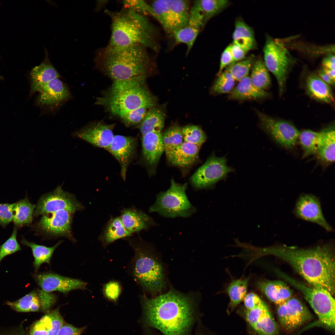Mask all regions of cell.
Returning a JSON list of instances; mask_svg holds the SVG:
<instances>
[{"instance_id":"cell-1","label":"cell","mask_w":335,"mask_h":335,"mask_svg":"<svg viewBox=\"0 0 335 335\" xmlns=\"http://www.w3.org/2000/svg\"><path fill=\"white\" fill-rule=\"evenodd\" d=\"M142 322L162 335H193L202 315L191 296L171 290L152 298L141 297Z\"/></svg>"},{"instance_id":"cell-2","label":"cell","mask_w":335,"mask_h":335,"mask_svg":"<svg viewBox=\"0 0 335 335\" xmlns=\"http://www.w3.org/2000/svg\"><path fill=\"white\" fill-rule=\"evenodd\" d=\"M258 257L275 256L289 264L310 285L335 293V259L328 244L309 248L285 245L257 248Z\"/></svg>"},{"instance_id":"cell-3","label":"cell","mask_w":335,"mask_h":335,"mask_svg":"<svg viewBox=\"0 0 335 335\" xmlns=\"http://www.w3.org/2000/svg\"><path fill=\"white\" fill-rule=\"evenodd\" d=\"M95 60L97 67L114 81L146 76L151 63L147 48L138 44L108 45L97 51Z\"/></svg>"},{"instance_id":"cell-4","label":"cell","mask_w":335,"mask_h":335,"mask_svg":"<svg viewBox=\"0 0 335 335\" xmlns=\"http://www.w3.org/2000/svg\"><path fill=\"white\" fill-rule=\"evenodd\" d=\"M105 12L111 19V35L108 45H142L155 51L159 46L156 28L147 15L123 8L121 10Z\"/></svg>"},{"instance_id":"cell-5","label":"cell","mask_w":335,"mask_h":335,"mask_svg":"<svg viewBox=\"0 0 335 335\" xmlns=\"http://www.w3.org/2000/svg\"><path fill=\"white\" fill-rule=\"evenodd\" d=\"M145 77L141 76L114 81L109 89L97 98L96 104L120 118L139 108L154 107L156 99L146 87Z\"/></svg>"},{"instance_id":"cell-6","label":"cell","mask_w":335,"mask_h":335,"mask_svg":"<svg viewBox=\"0 0 335 335\" xmlns=\"http://www.w3.org/2000/svg\"><path fill=\"white\" fill-rule=\"evenodd\" d=\"M129 241L135 253L133 270L135 277L152 294L161 292L165 284L162 265L147 253L139 239Z\"/></svg>"},{"instance_id":"cell-7","label":"cell","mask_w":335,"mask_h":335,"mask_svg":"<svg viewBox=\"0 0 335 335\" xmlns=\"http://www.w3.org/2000/svg\"><path fill=\"white\" fill-rule=\"evenodd\" d=\"M279 275L303 294L318 318L320 323L325 328L334 330L335 328V300L327 290L308 286L283 273Z\"/></svg>"},{"instance_id":"cell-8","label":"cell","mask_w":335,"mask_h":335,"mask_svg":"<svg viewBox=\"0 0 335 335\" xmlns=\"http://www.w3.org/2000/svg\"><path fill=\"white\" fill-rule=\"evenodd\" d=\"M187 187V183H178L172 179L169 189L157 195L156 201L149 208V212H157L168 218L190 217L196 209L188 199L185 193Z\"/></svg>"},{"instance_id":"cell-9","label":"cell","mask_w":335,"mask_h":335,"mask_svg":"<svg viewBox=\"0 0 335 335\" xmlns=\"http://www.w3.org/2000/svg\"><path fill=\"white\" fill-rule=\"evenodd\" d=\"M263 52L264 63L275 77L281 96L284 90L288 74L296 62L295 59L280 41L269 36L266 37Z\"/></svg>"},{"instance_id":"cell-10","label":"cell","mask_w":335,"mask_h":335,"mask_svg":"<svg viewBox=\"0 0 335 335\" xmlns=\"http://www.w3.org/2000/svg\"><path fill=\"white\" fill-rule=\"evenodd\" d=\"M150 5L149 15L170 35L187 24L190 8L189 1L158 0L153 1Z\"/></svg>"},{"instance_id":"cell-11","label":"cell","mask_w":335,"mask_h":335,"mask_svg":"<svg viewBox=\"0 0 335 335\" xmlns=\"http://www.w3.org/2000/svg\"><path fill=\"white\" fill-rule=\"evenodd\" d=\"M227 161L225 156L219 157L212 153L191 176V185L198 190L213 187L218 181L226 179L229 173L234 172Z\"/></svg>"},{"instance_id":"cell-12","label":"cell","mask_w":335,"mask_h":335,"mask_svg":"<svg viewBox=\"0 0 335 335\" xmlns=\"http://www.w3.org/2000/svg\"><path fill=\"white\" fill-rule=\"evenodd\" d=\"M263 129L278 144L288 149L296 144L300 132L292 123L257 112Z\"/></svg>"},{"instance_id":"cell-13","label":"cell","mask_w":335,"mask_h":335,"mask_svg":"<svg viewBox=\"0 0 335 335\" xmlns=\"http://www.w3.org/2000/svg\"><path fill=\"white\" fill-rule=\"evenodd\" d=\"M83 206L73 194L64 190L60 186L39 199L33 214V217L63 210L74 213L84 209Z\"/></svg>"},{"instance_id":"cell-14","label":"cell","mask_w":335,"mask_h":335,"mask_svg":"<svg viewBox=\"0 0 335 335\" xmlns=\"http://www.w3.org/2000/svg\"><path fill=\"white\" fill-rule=\"evenodd\" d=\"M277 306L279 322L287 331L295 329L311 317L308 309L297 298L291 297Z\"/></svg>"},{"instance_id":"cell-15","label":"cell","mask_w":335,"mask_h":335,"mask_svg":"<svg viewBox=\"0 0 335 335\" xmlns=\"http://www.w3.org/2000/svg\"><path fill=\"white\" fill-rule=\"evenodd\" d=\"M57 300V296L54 294L37 288L16 301H7L6 304L19 312H46Z\"/></svg>"},{"instance_id":"cell-16","label":"cell","mask_w":335,"mask_h":335,"mask_svg":"<svg viewBox=\"0 0 335 335\" xmlns=\"http://www.w3.org/2000/svg\"><path fill=\"white\" fill-rule=\"evenodd\" d=\"M293 212L297 218L317 224L327 231H334L324 216L319 199L313 194H303L299 196Z\"/></svg>"},{"instance_id":"cell-17","label":"cell","mask_w":335,"mask_h":335,"mask_svg":"<svg viewBox=\"0 0 335 335\" xmlns=\"http://www.w3.org/2000/svg\"><path fill=\"white\" fill-rule=\"evenodd\" d=\"M33 276L40 288L48 292L58 291L67 294L74 290L87 289V284L81 280L52 272L35 273Z\"/></svg>"},{"instance_id":"cell-18","label":"cell","mask_w":335,"mask_h":335,"mask_svg":"<svg viewBox=\"0 0 335 335\" xmlns=\"http://www.w3.org/2000/svg\"><path fill=\"white\" fill-rule=\"evenodd\" d=\"M244 315L248 324L258 335H277V324L262 300L252 308L245 309Z\"/></svg>"},{"instance_id":"cell-19","label":"cell","mask_w":335,"mask_h":335,"mask_svg":"<svg viewBox=\"0 0 335 335\" xmlns=\"http://www.w3.org/2000/svg\"><path fill=\"white\" fill-rule=\"evenodd\" d=\"M38 93L36 100L37 105L51 110L59 108L71 97L69 88L59 78L49 82Z\"/></svg>"},{"instance_id":"cell-20","label":"cell","mask_w":335,"mask_h":335,"mask_svg":"<svg viewBox=\"0 0 335 335\" xmlns=\"http://www.w3.org/2000/svg\"><path fill=\"white\" fill-rule=\"evenodd\" d=\"M114 126V124H109L100 121L92 122L75 131L72 136L94 146L107 149L113 140Z\"/></svg>"},{"instance_id":"cell-21","label":"cell","mask_w":335,"mask_h":335,"mask_svg":"<svg viewBox=\"0 0 335 335\" xmlns=\"http://www.w3.org/2000/svg\"><path fill=\"white\" fill-rule=\"evenodd\" d=\"M74 213L68 210H63L44 214L36 227L49 234L70 237Z\"/></svg>"},{"instance_id":"cell-22","label":"cell","mask_w":335,"mask_h":335,"mask_svg":"<svg viewBox=\"0 0 335 335\" xmlns=\"http://www.w3.org/2000/svg\"><path fill=\"white\" fill-rule=\"evenodd\" d=\"M136 141L135 138L120 135L114 136L109 147L106 149L119 163L121 175L125 180L128 165L135 152Z\"/></svg>"},{"instance_id":"cell-23","label":"cell","mask_w":335,"mask_h":335,"mask_svg":"<svg viewBox=\"0 0 335 335\" xmlns=\"http://www.w3.org/2000/svg\"><path fill=\"white\" fill-rule=\"evenodd\" d=\"M43 61L38 65L34 67L30 72V95L38 92L49 82L60 77L50 62L46 49Z\"/></svg>"},{"instance_id":"cell-24","label":"cell","mask_w":335,"mask_h":335,"mask_svg":"<svg viewBox=\"0 0 335 335\" xmlns=\"http://www.w3.org/2000/svg\"><path fill=\"white\" fill-rule=\"evenodd\" d=\"M120 217L125 228L132 234L157 225L152 217L134 207L123 209Z\"/></svg>"},{"instance_id":"cell-25","label":"cell","mask_w":335,"mask_h":335,"mask_svg":"<svg viewBox=\"0 0 335 335\" xmlns=\"http://www.w3.org/2000/svg\"><path fill=\"white\" fill-rule=\"evenodd\" d=\"M141 142L144 160L148 166L153 167L164 151L163 135L161 132L147 133L142 135Z\"/></svg>"},{"instance_id":"cell-26","label":"cell","mask_w":335,"mask_h":335,"mask_svg":"<svg viewBox=\"0 0 335 335\" xmlns=\"http://www.w3.org/2000/svg\"><path fill=\"white\" fill-rule=\"evenodd\" d=\"M319 132L316 155L323 163L328 165L335 161V127L331 125Z\"/></svg>"},{"instance_id":"cell-27","label":"cell","mask_w":335,"mask_h":335,"mask_svg":"<svg viewBox=\"0 0 335 335\" xmlns=\"http://www.w3.org/2000/svg\"><path fill=\"white\" fill-rule=\"evenodd\" d=\"M257 286L269 299L277 305L291 297L293 294L289 287L280 280L261 281L257 283Z\"/></svg>"},{"instance_id":"cell-28","label":"cell","mask_w":335,"mask_h":335,"mask_svg":"<svg viewBox=\"0 0 335 335\" xmlns=\"http://www.w3.org/2000/svg\"><path fill=\"white\" fill-rule=\"evenodd\" d=\"M306 87L308 95L315 100L328 104L334 102L333 94L330 85L317 74L311 73L308 75L306 79Z\"/></svg>"},{"instance_id":"cell-29","label":"cell","mask_w":335,"mask_h":335,"mask_svg":"<svg viewBox=\"0 0 335 335\" xmlns=\"http://www.w3.org/2000/svg\"><path fill=\"white\" fill-rule=\"evenodd\" d=\"M269 95L265 90L253 85L250 77L248 76L239 81L229 93L228 97L230 100H246L264 98Z\"/></svg>"},{"instance_id":"cell-30","label":"cell","mask_w":335,"mask_h":335,"mask_svg":"<svg viewBox=\"0 0 335 335\" xmlns=\"http://www.w3.org/2000/svg\"><path fill=\"white\" fill-rule=\"evenodd\" d=\"M200 148L195 145L184 141L173 151L168 160L180 167L190 166L198 159Z\"/></svg>"},{"instance_id":"cell-31","label":"cell","mask_w":335,"mask_h":335,"mask_svg":"<svg viewBox=\"0 0 335 335\" xmlns=\"http://www.w3.org/2000/svg\"><path fill=\"white\" fill-rule=\"evenodd\" d=\"M232 37L233 43L238 45L247 52L257 47V42L253 29L241 19L236 21Z\"/></svg>"},{"instance_id":"cell-32","label":"cell","mask_w":335,"mask_h":335,"mask_svg":"<svg viewBox=\"0 0 335 335\" xmlns=\"http://www.w3.org/2000/svg\"><path fill=\"white\" fill-rule=\"evenodd\" d=\"M36 205L31 203L27 196L15 202L12 221L17 229L31 224Z\"/></svg>"},{"instance_id":"cell-33","label":"cell","mask_w":335,"mask_h":335,"mask_svg":"<svg viewBox=\"0 0 335 335\" xmlns=\"http://www.w3.org/2000/svg\"><path fill=\"white\" fill-rule=\"evenodd\" d=\"M132 234L124 227L120 217L111 218L105 226L99 239L105 246L118 239L131 236Z\"/></svg>"},{"instance_id":"cell-34","label":"cell","mask_w":335,"mask_h":335,"mask_svg":"<svg viewBox=\"0 0 335 335\" xmlns=\"http://www.w3.org/2000/svg\"><path fill=\"white\" fill-rule=\"evenodd\" d=\"M61 242L62 241H60L53 246L48 247L37 244L33 242L29 241L22 237L21 243L30 247L32 249L34 258L33 264L35 270V273H37L42 264L44 263L50 264L54 251Z\"/></svg>"},{"instance_id":"cell-35","label":"cell","mask_w":335,"mask_h":335,"mask_svg":"<svg viewBox=\"0 0 335 335\" xmlns=\"http://www.w3.org/2000/svg\"><path fill=\"white\" fill-rule=\"evenodd\" d=\"M165 116L160 109L153 107L149 109L140 124L139 129L142 135L151 132H161L164 125Z\"/></svg>"},{"instance_id":"cell-36","label":"cell","mask_w":335,"mask_h":335,"mask_svg":"<svg viewBox=\"0 0 335 335\" xmlns=\"http://www.w3.org/2000/svg\"><path fill=\"white\" fill-rule=\"evenodd\" d=\"M249 277L232 281L226 289L230 299V311L234 310L243 300L247 294Z\"/></svg>"},{"instance_id":"cell-37","label":"cell","mask_w":335,"mask_h":335,"mask_svg":"<svg viewBox=\"0 0 335 335\" xmlns=\"http://www.w3.org/2000/svg\"><path fill=\"white\" fill-rule=\"evenodd\" d=\"M250 80L256 87L265 90L270 85L269 71L261 58L256 60L251 68Z\"/></svg>"},{"instance_id":"cell-38","label":"cell","mask_w":335,"mask_h":335,"mask_svg":"<svg viewBox=\"0 0 335 335\" xmlns=\"http://www.w3.org/2000/svg\"><path fill=\"white\" fill-rule=\"evenodd\" d=\"M201 29L194 26L187 24L185 26L173 31L171 35L175 43H184L187 47L188 54L192 49Z\"/></svg>"},{"instance_id":"cell-39","label":"cell","mask_w":335,"mask_h":335,"mask_svg":"<svg viewBox=\"0 0 335 335\" xmlns=\"http://www.w3.org/2000/svg\"><path fill=\"white\" fill-rule=\"evenodd\" d=\"M164 151L168 160L173 151L184 141L182 128L177 125L170 127L163 135Z\"/></svg>"},{"instance_id":"cell-40","label":"cell","mask_w":335,"mask_h":335,"mask_svg":"<svg viewBox=\"0 0 335 335\" xmlns=\"http://www.w3.org/2000/svg\"><path fill=\"white\" fill-rule=\"evenodd\" d=\"M203 17L205 26L212 18L222 11L230 4L227 0H197Z\"/></svg>"},{"instance_id":"cell-41","label":"cell","mask_w":335,"mask_h":335,"mask_svg":"<svg viewBox=\"0 0 335 335\" xmlns=\"http://www.w3.org/2000/svg\"><path fill=\"white\" fill-rule=\"evenodd\" d=\"M319 136V132L309 129L300 132L298 140L303 151V157L315 154Z\"/></svg>"},{"instance_id":"cell-42","label":"cell","mask_w":335,"mask_h":335,"mask_svg":"<svg viewBox=\"0 0 335 335\" xmlns=\"http://www.w3.org/2000/svg\"><path fill=\"white\" fill-rule=\"evenodd\" d=\"M255 60L253 56H250L242 60L231 64L225 70L229 72L235 80L239 81L248 76Z\"/></svg>"},{"instance_id":"cell-43","label":"cell","mask_w":335,"mask_h":335,"mask_svg":"<svg viewBox=\"0 0 335 335\" xmlns=\"http://www.w3.org/2000/svg\"><path fill=\"white\" fill-rule=\"evenodd\" d=\"M184 141L200 147L206 141L207 136L201 128L196 125H188L182 128Z\"/></svg>"},{"instance_id":"cell-44","label":"cell","mask_w":335,"mask_h":335,"mask_svg":"<svg viewBox=\"0 0 335 335\" xmlns=\"http://www.w3.org/2000/svg\"><path fill=\"white\" fill-rule=\"evenodd\" d=\"M42 318L48 329V335H56L65 321L58 308L49 310Z\"/></svg>"},{"instance_id":"cell-45","label":"cell","mask_w":335,"mask_h":335,"mask_svg":"<svg viewBox=\"0 0 335 335\" xmlns=\"http://www.w3.org/2000/svg\"><path fill=\"white\" fill-rule=\"evenodd\" d=\"M218 76L212 87L213 92L217 94L230 93L234 87L235 81L232 75L225 70Z\"/></svg>"},{"instance_id":"cell-46","label":"cell","mask_w":335,"mask_h":335,"mask_svg":"<svg viewBox=\"0 0 335 335\" xmlns=\"http://www.w3.org/2000/svg\"><path fill=\"white\" fill-rule=\"evenodd\" d=\"M17 228L14 226L10 237L0 246V263L6 256L21 250L20 245L17 241Z\"/></svg>"},{"instance_id":"cell-47","label":"cell","mask_w":335,"mask_h":335,"mask_svg":"<svg viewBox=\"0 0 335 335\" xmlns=\"http://www.w3.org/2000/svg\"><path fill=\"white\" fill-rule=\"evenodd\" d=\"M148 109L144 107L135 109L125 114L120 118L127 127L140 124L146 116Z\"/></svg>"},{"instance_id":"cell-48","label":"cell","mask_w":335,"mask_h":335,"mask_svg":"<svg viewBox=\"0 0 335 335\" xmlns=\"http://www.w3.org/2000/svg\"><path fill=\"white\" fill-rule=\"evenodd\" d=\"M120 284L116 281H111L106 284L103 288L104 296L109 300L116 302L121 292Z\"/></svg>"},{"instance_id":"cell-49","label":"cell","mask_w":335,"mask_h":335,"mask_svg":"<svg viewBox=\"0 0 335 335\" xmlns=\"http://www.w3.org/2000/svg\"><path fill=\"white\" fill-rule=\"evenodd\" d=\"M15 203H0V225L3 228L12 221L13 209Z\"/></svg>"},{"instance_id":"cell-50","label":"cell","mask_w":335,"mask_h":335,"mask_svg":"<svg viewBox=\"0 0 335 335\" xmlns=\"http://www.w3.org/2000/svg\"><path fill=\"white\" fill-rule=\"evenodd\" d=\"M123 8L131 9L147 15H149L150 6L143 0H125L123 2Z\"/></svg>"},{"instance_id":"cell-51","label":"cell","mask_w":335,"mask_h":335,"mask_svg":"<svg viewBox=\"0 0 335 335\" xmlns=\"http://www.w3.org/2000/svg\"><path fill=\"white\" fill-rule=\"evenodd\" d=\"M233 63L231 45L230 44L225 49L221 55L219 68L217 74L218 76L223 72V69Z\"/></svg>"},{"instance_id":"cell-52","label":"cell","mask_w":335,"mask_h":335,"mask_svg":"<svg viewBox=\"0 0 335 335\" xmlns=\"http://www.w3.org/2000/svg\"><path fill=\"white\" fill-rule=\"evenodd\" d=\"M29 335H48V329L42 318L31 326Z\"/></svg>"},{"instance_id":"cell-53","label":"cell","mask_w":335,"mask_h":335,"mask_svg":"<svg viewBox=\"0 0 335 335\" xmlns=\"http://www.w3.org/2000/svg\"><path fill=\"white\" fill-rule=\"evenodd\" d=\"M85 328L76 327L64 322L56 335H80Z\"/></svg>"},{"instance_id":"cell-54","label":"cell","mask_w":335,"mask_h":335,"mask_svg":"<svg viewBox=\"0 0 335 335\" xmlns=\"http://www.w3.org/2000/svg\"><path fill=\"white\" fill-rule=\"evenodd\" d=\"M231 50L233 63L242 60L245 58L247 52L238 45L234 43L230 44Z\"/></svg>"},{"instance_id":"cell-55","label":"cell","mask_w":335,"mask_h":335,"mask_svg":"<svg viewBox=\"0 0 335 335\" xmlns=\"http://www.w3.org/2000/svg\"><path fill=\"white\" fill-rule=\"evenodd\" d=\"M201 319L198 321L194 329L193 335H210L206 328L203 325ZM148 335H162L159 332L155 330L151 331Z\"/></svg>"},{"instance_id":"cell-56","label":"cell","mask_w":335,"mask_h":335,"mask_svg":"<svg viewBox=\"0 0 335 335\" xmlns=\"http://www.w3.org/2000/svg\"><path fill=\"white\" fill-rule=\"evenodd\" d=\"M322 67L328 69L335 70V56L331 54L324 58L322 62Z\"/></svg>"},{"instance_id":"cell-57","label":"cell","mask_w":335,"mask_h":335,"mask_svg":"<svg viewBox=\"0 0 335 335\" xmlns=\"http://www.w3.org/2000/svg\"><path fill=\"white\" fill-rule=\"evenodd\" d=\"M317 75L323 81L330 86H334L335 82L328 76L322 68L318 70Z\"/></svg>"},{"instance_id":"cell-58","label":"cell","mask_w":335,"mask_h":335,"mask_svg":"<svg viewBox=\"0 0 335 335\" xmlns=\"http://www.w3.org/2000/svg\"><path fill=\"white\" fill-rule=\"evenodd\" d=\"M321 68L328 76L335 82V70L326 69L322 67Z\"/></svg>"},{"instance_id":"cell-59","label":"cell","mask_w":335,"mask_h":335,"mask_svg":"<svg viewBox=\"0 0 335 335\" xmlns=\"http://www.w3.org/2000/svg\"><path fill=\"white\" fill-rule=\"evenodd\" d=\"M9 335H28V334H27V333H19V334H18V333L13 334H10V335L9 334Z\"/></svg>"},{"instance_id":"cell-60","label":"cell","mask_w":335,"mask_h":335,"mask_svg":"<svg viewBox=\"0 0 335 335\" xmlns=\"http://www.w3.org/2000/svg\"><path fill=\"white\" fill-rule=\"evenodd\" d=\"M3 78V77L2 76L0 75V79H2Z\"/></svg>"}]
</instances>
